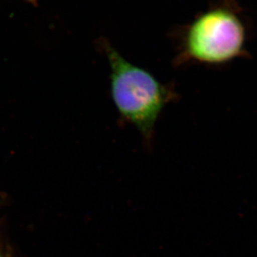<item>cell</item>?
I'll list each match as a JSON object with an SVG mask.
<instances>
[{"label": "cell", "mask_w": 257, "mask_h": 257, "mask_svg": "<svg viewBox=\"0 0 257 257\" xmlns=\"http://www.w3.org/2000/svg\"><path fill=\"white\" fill-rule=\"evenodd\" d=\"M25 1L30 3L32 5H37V0H25Z\"/></svg>", "instance_id": "obj_3"}, {"label": "cell", "mask_w": 257, "mask_h": 257, "mask_svg": "<svg viewBox=\"0 0 257 257\" xmlns=\"http://www.w3.org/2000/svg\"><path fill=\"white\" fill-rule=\"evenodd\" d=\"M102 46L109 63L111 94L119 116L139 132L145 148L151 149L158 119L177 98V92L126 59L108 42L103 40Z\"/></svg>", "instance_id": "obj_1"}, {"label": "cell", "mask_w": 257, "mask_h": 257, "mask_svg": "<svg viewBox=\"0 0 257 257\" xmlns=\"http://www.w3.org/2000/svg\"><path fill=\"white\" fill-rule=\"evenodd\" d=\"M249 30L237 5L223 2L199 13L178 35V66H222L248 54Z\"/></svg>", "instance_id": "obj_2"}, {"label": "cell", "mask_w": 257, "mask_h": 257, "mask_svg": "<svg viewBox=\"0 0 257 257\" xmlns=\"http://www.w3.org/2000/svg\"><path fill=\"white\" fill-rule=\"evenodd\" d=\"M0 257H2V255H1V254H0Z\"/></svg>", "instance_id": "obj_4"}]
</instances>
